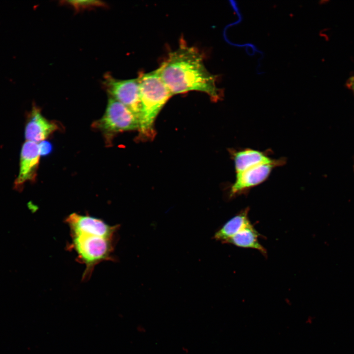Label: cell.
I'll return each mask as SVG.
<instances>
[{"label":"cell","mask_w":354,"mask_h":354,"mask_svg":"<svg viewBox=\"0 0 354 354\" xmlns=\"http://www.w3.org/2000/svg\"><path fill=\"white\" fill-rule=\"evenodd\" d=\"M157 70L172 95L199 91L215 102L224 96V89L216 85L218 76L207 70L201 52L183 40L177 50L169 54Z\"/></svg>","instance_id":"6da1fadb"},{"label":"cell","mask_w":354,"mask_h":354,"mask_svg":"<svg viewBox=\"0 0 354 354\" xmlns=\"http://www.w3.org/2000/svg\"><path fill=\"white\" fill-rule=\"evenodd\" d=\"M138 79L141 104L139 130L143 135L150 137L153 135L155 119L172 95L157 69L147 73H141Z\"/></svg>","instance_id":"7a4b0ae2"},{"label":"cell","mask_w":354,"mask_h":354,"mask_svg":"<svg viewBox=\"0 0 354 354\" xmlns=\"http://www.w3.org/2000/svg\"><path fill=\"white\" fill-rule=\"evenodd\" d=\"M68 248L77 254L78 262L85 266L82 280H88L94 267L105 261H115L113 255L116 239L89 235L71 236Z\"/></svg>","instance_id":"3957f363"},{"label":"cell","mask_w":354,"mask_h":354,"mask_svg":"<svg viewBox=\"0 0 354 354\" xmlns=\"http://www.w3.org/2000/svg\"><path fill=\"white\" fill-rule=\"evenodd\" d=\"M139 120L126 106L110 97L105 112L101 118L94 123V127L106 135L139 129Z\"/></svg>","instance_id":"277c9868"},{"label":"cell","mask_w":354,"mask_h":354,"mask_svg":"<svg viewBox=\"0 0 354 354\" xmlns=\"http://www.w3.org/2000/svg\"><path fill=\"white\" fill-rule=\"evenodd\" d=\"M103 84L111 97L129 108L140 122L141 104L138 78L122 80L106 74Z\"/></svg>","instance_id":"5b68a950"},{"label":"cell","mask_w":354,"mask_h":354,"mask_svg":"<svg viewBox=\"0 0 354 354\" xmlns=\"http://www.w3.org/2000/svg\"><path fill=\"white\" fill-rule=\"evenodd\" d=\"M71 236L89 235L115 239L119 226L110 225L102 219L88 215L72 213L65 220Z\"/></svg>","instance_id":"8992f818"},{"label":"cell","mask_w":354,"mask_h":354,"mask_svg":"<svg viewBox=\"0 0 354 354\" xmlns=\"http://www.w3.org/2000/svg\"><path fill=\"white\" fill-rule=\"evenodd\" d=\"M284 162L283 159H277L272 163L261 164L236 174L230 189V196L243 193L262 183L268 178L273 169Z\"/></svg>","instance_id":"52a82bcc"},{"label":"cell","mask_w":354,"mask_h":354,"mask_svg":"<svg viewBox=\"0 0 354 354\" xmlns=\"http://www.w3.org/2000/svg\"><path fill=\"white\" fill-rule=\"evenodd\" d=\"M38 144L26 141L23 145L20 159V171L14 182V188L20 190L28 181H34L39 164Z\"/></svg>","instance_id":"ba28073f"},{"label":"cell","mask_w":354,"mask_h":354,"mask_svg":"<svg viewBox=\"0 0 354 354\" xmlns=\"http://www.w3.org/2000/svg\"><path fill=\"white\" fill-rule=\"evenodd\" d=\"M58 129V125L46 118L35 105L27 114L25 136L27 141L41 142Z\"/></svg>","instance_id":"9c48e42d"},{"label":"cell","mask_w":354,"mask_h":354,"mask_svg":"<svg viewBox=\"0 0 354 354\" xmlns=\"http://www.w3.org/2000/svg\"><path fill=\"white\" fill-rule=\"evenodd\" d=\"M233 157L236 174L261 164L272 163L276 160L271 159L263 152L250 148L235 151L233 153Z\"/></svg>","instance_id":"30bf717a"},{"label":"cell","mask_w":354,"mask_h":354,"mask_svg":"<svg viewBox=\"0 0 354 354\" xmlns=\"http://www.w3.org/2000/svg\"><path fill=\"white\" fill-rule=\"evenodd\" d=\"M248 210L247 208L228 221L215 233L214 238L225 243L236 234L251 226L248 216Z\"/></svg>","instance_id":"8fae6325"},{"label":"cell","mask_w":354,"mask_h":354,"mask_svg":"<svg viewBox=\"0 0 354 354\" xmlns=\"http://www.w3.org/2000/svg\"><path fill=\"white\" fill-rule=\"evenodd\" d=\"M259 233L251 225L236 234L225 243L233 244L241 248L256 249L263 254H266V249L259 242Z\"/></svg>","instance_id":"7c38bea8"},{"label":"cell","mask_w":354,"mask_h":354,"mask_svg":"<svg viewBox=\"0 0 354 354\" xmlns=\"http://www.w3.org/2000/svg\"><path fill=\"white\" fill-rule=\"evenodd\" d=\"M64 2L76 10L93 7H103L106 5L104 3L99 0H66Z\"/></svg>","instance_id":"4fadbf2b"},{"label":"cell","mask_w":354,"mask_h":354,"mask_svg":"<svg viewBox=\"0 0 354 354\" xmlns=\"http://www.w3.org/2000/svg\"><path fill=\"white\" fill-rule=\"evenodd\" d=\"M40 155L45 156L50 153L52 149L51 144L49 142L42 141L38 144Z\"/></svg>","instance_id":"5bb4252c"},{"label":"cell","mask_w":354,"mask_h":354,"mask_svg":"<svg viewBox=\"0 0 354 354\" xmlns=\"http://www.w3.org/2000/svg\"><path fill=\"white\" fill-rule=\"evenodd\" d=\"M347 87L352 91L354 95V76L351 77L347 82Z\"/></svg>","instance_id":"9a60e30c"}]
</instances>
